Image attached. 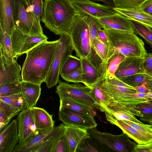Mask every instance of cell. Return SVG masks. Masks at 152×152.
<instances>
[{
  "instance_id": "28",
  "label": "cell",
  "mask_w": 152,
  "mask_h": 152,
  "mask_svg": "<svg viewBox=\"0 0 152 152\" xmlns=\"http://www.w3.org/2000/svg\"><path fill=\"white\" fill-rule=\"evenodd\" d=\"M0 55L7 63H13L16 59L14 56L12 46L11 36L6 32L0 30Z\"/></svg>"
},
{
  "instance_id": "10",
  "label": "cell",
  "mask_w": 152,
  "mask_h": 152,
  "mask_svg": "<svg viewBox=\"0 0 152 152\" xmlns=\"http://www.w3.org/2000/svg\"><path fill=\"white\" fill-rule=\"evenodd\" d=\"M48 38L45 34L30 35L23 34L15 27L11 36L12 46L15 58L28 51L42 42L47 40Z\"/></svg>"
},
{
  "instance_id": "38",
  "label": "cell",
  "mask_w": 152,
  "mask_h": 152,
  "mask_svg": "<svg viewBox=\"0 0 152 152\" xmlns=\"http://www.w3.org/2000/svg\"><path fill=\"white\" fill-rule=\"evenodd\" d=\"M91 46L102 61L104 67L108 54V46L102 42L99 38L95 39Z\"/></svg>"
},
{
  "instance_id": "37",
  "label": "cell",
  "mask_w": 152,
  "mask_h": 152,
  "mask_svg": "<svg viewBox=\"0 0 152 152\" xmlns=\"http://www.w3.org/2000/svg\"><path fill=\"white\" fill-rule=\"evenodd\" d=\"M21 93L20 82H14L0 85V97Z\"/></svg>"
},
{
  "instance_id": "31",
  "label": "cell",
  "mask_w": 152,
  "mask_h": 152,
  "mask_svg": "<svg viewBox=\"0 0 152 152\" xmlns=\"http://www.w3.org/2000/svg\"><path fill=\"white\" fill-rule=\"evenodd\" d=\"M0 100L22 111L27 108L25 99L21 93L10 96L0 97Z\"/></svg>"
},
{
  "instance_id": "45",
  "label": "cell",
  "mask_w": 152,
  "mask_h": 152,
  "mask_svg": "<svg viewBox=\"0 0 152 152\" xmlns=\"http://www.w3.org/2000/svg\"><path fill=\"white\" fill-rule=\"evenodd\" d=\"M134 152H152V141L145 144H137Z\"/></svg>"
},
{
  "instance_id": "14",
  "label": "cell",
  "mask_w": 152,
  "mask_h": 152,
  "mask_svg": "<svg viewBox=\"0 0 152 152\" xmlns=\"http://www.w3.org/2000/svg\"><path fill=\"white\" fill-rule=\"evenodd\" d=\"M79 12L97 18L112 15L117 12L113 7L97 3L90 0H70Z\"/></svg>"
},
{
  "instance_id": "51",
  "label": "cell",
  "mask_w": 152,
  "mask_h": 152,
  "mask_svg": "<svg viewBox=\"0 0 152 152\" xmlns=\"http://www.w3.org/2000/svg\"><path fill=\"white\" fill-rule=\"evenodd\" d=\"M93 1H100L102 2L107 5L115 7V4L113 0H91Z\"/></svg>"
},
{
  "instance_id": "7",
  "label": "cell",
  "mask_w": 152,
  "mask_h": 152,
  "mask_svg": "<svg viewBox=\"0 0 152 152\" xmlns=\"http://www.w3.org/2000/svg\"><path fill=\"white\" fill-rule=\"evenodd\" d=\"M59 39L58 49L45 82L48 88L53 87L58 83L62 66L74 50L68 34L61 35Z\"/></svg>"
},
{
  "instance_id": "13",
  "label": "cell",
  "mask_w": 152,
  "mask_h": 152,
  "mask_svg": "<svg viewBox=\"0 0 152 152\" xmlns=\"http://www.w3.org/2000/svg\"><path fill=\"white\" fill-rule=\"evenodd\" d=\"M16 119L19 140L18 145L24 143L40 133L34 123L30 109L20 112Z\"/></svg>"
},
{
  "instance_id": "8",
  "label": "cell",
  "mask_w": 152,
  "mask_h": 152,
  "mask_svg": "<svg viewBox=\"0 0 152 152\" xmlns=\"http://www.w3.org/2000/svg\"><path fill=\"white\" fill-rule=\"evenodd\" d=\"M58 83L55 92L60 99H72L89 104L97 109V103L90 87L79 83L70 84L60 79Z\"/></svg>"
},
{
  "instance_id": "4",
  "label": "cell",
  "mask_w": 152,
  "mask_h": 152,
  "mask_svg": "<svg viewBox=\"0 0 152 152\" xmlns=\"http://www.w3.org/2000/svg\"><path fill=\"white\" fill-rule=\"evenodd\" d=\"M68 35L76 56L91 61L92 46L89 28L80 14L74 19Z\"/></svg>"
},
{
  "instance_id": "1",
  "label": "cell",
  "mask_w": 152,
  "mask_h": 152,
  "mask_svg": "<svg viewBox=\"0 0 152 152\" xmlns=\"http://www.w3.org/2000/svg\"><path fill=\"white\" fill-rule=\"evenodd\" d=\"M60 39L38 44L26 53L22 80L41 85L45 82L58 49Z\"/></svg>"
},
{
  "instance_id": "27",
  "label": "cell",
  "mask_w": 152,
  "mask_h": 152,
  "mask_svg": "<svg viewBox=\"0 0 152 152\" xmlns=\"http://www.w3.org/2000/svg\"><path fill=\"white\" fill-rule=\"evenodd\" d=\"M104 78V77L102 78L90 87L97 103V109L102 112L103 107L107 106L114 102L102 88V84Z\"/></svg>"
},
{
  "instance_id": "17",
  "label": "cell",
  "mask_w": 152,
  "mask_h": 152,
  "mask_svg": "<svg viewBox=\"0 0 152 152\" xmlns=\"http://www.w3.org/2000/svg\"><path fill=\"white\" fill-rule=\"evenodd\" d=\"M14 0H0V30L11 36L15 27Z\"/></svg>"
},
{
  "instance_id": "29",
  "label": "cell",
  "mask_w": 152,
  "mask_h": 152,
  "mask_svg": "<svg viewBox=\"0 0 152 152\" xmlns=\"http://www.w3.org/2000/svg\"><path fill=\"white\" fill-rule=\"evenodd\" d=\"M20 111L0 100V130L8 124Z\"/></svg>"
},
{
  "instance_id": "53",
  "label": "cell",
  "mask_w": 152,
  "mask_h": 152,
  "mask_svg": "<svg viewBox=\"0 0 152 152\" xmlns=\"http://www.w3.org/2000/svg\"><path fill=\"white\" fill-rule=\"evenodd\" d=\"M142 85L145 86L149 89L150 92L152 91V81H147Z\"/></svg>"
},
{
  "instance_id": "23",
  "label": "cell",
  "mask_w": 152,
  "mask_h": 152,
  "mask_svg": "<svg viewBox=\"0 0 152 152\" xmlns=\"http://www.w3.org/2000/svg\"><path fill=\"white\" fill-rule=\"evenodd\" d=\"M121 15L131 20L139 22L152 29V15L139 9H123L113 7Z\"/></svg>"
},
{
  "instance_id": "48",
  "label": "cell",
  "mask_w": 152,
  "mask_h": 152,
  "mask_svg": "<svg viewBox=\"0 0 152 152\" xmlns=\"http://www.w3.org/2000/svg\"><path fill=\"white\" fill-rule=\"evenodd\" d=\"M137 92L142 93H148L150 92L149 89L144 85L137 86L134 87Z\"/></svg>"
},
{
  "instance_id": "21",
  "label": "cell",
  "mask_w": 152,
  "mask_h": 152,
  "mask_svg": "<svg viewBox=\"0 0 152 152\" xmlns=\"http://www.w3.org/2000/svg\"><path fill=\"white\" fill-rule=\"evenodd\" d=\"M30 109L34 123L39 133L46 132L55 127L53 115L42 108L34 106Z\"/></svg>"
},
{
  "instance_id": "44",
  "label": "cell",
  "mask_w": 152,
  "mask_h": 152,
  "mask_svg": "<svg viewBox=\"0 0 152 152\" xmlns=\"http://www.w3.org/2000/svg\"><path fill=\"white\" fill-rule=\"evenodd\" d=\"M137 108L143 115V117H152V103L148 101L136 105Z\"/></svg>"
},
{
  "instance_id": "25",
  "label": "cell",
  "mask_w": 152,
  "mask_h": 152,
  "mask_svg": "<svg viewBox=\"0 0 152 152\" xmlns=\"http://www.w3.org/2000/svg\"><path fill=\"white\" fill-rule=\"evenodd\" d=\"M80 59L83 83L90 87L103 77L91 61L86 58Z\"/></svg>"
},
{
  "instance_id": "34",
  "label": "cell",
  "mask_w": 152,
  "mask_h": 152,
  "mask_svg": "<svg viewBox=\"0 0 152 152\" xmlns=\"http://www.w3.org/2000/svg\"><path fill=\"white\" fill-rule=\"evenodd\" d=\"M150 81H152V76L145 72L137 73L129 76L123 81L134 88L142 85L145 82Z\"/></svg>"
},
{
  "instance_id": "2",
  "label": "cell",
  "mask_w": 152,
  "mask_h": 152,
  "mask_svg": "<svg viewBox=\"0 0 152 152\" xmlns=\"http://www.w3.org/2000/svg\"><path fill=\"white\" fill-rule=\"evenodd\" d=\"M79 14L70 0H44L41 20L55 34H69L74 19Z\"/></svg>"
},
{
  "instance_id": "54",
  "label": "cell",
  "mask_w": 152,
  "mask_h": 152,
  "mask_svg": "<svg viewBox=\"0 0 152 152\" xmlns=\"http://www.w3.org/2000/svg\"><path fill=\"white\" fill-rule=\"evenodd\" d=\"M148 97L150 99L152 100V91L148 93Z\"/></svg>"
},
{
  "instance_id": "22",
  "label": "cell",
  "mask_w": 152,
  "mask_h": 152,
  "mask_svg": "<svg viewBox=\"0 0 152 152\" xmlns=\"http://www.w3.org/2000/svg\"><path fill=\"white\" fill-rule=\"evenodd\" d=\"M21 93L27 106L31 109L35 106L40 96L41 85L22 80L20 82Z\"/></svg>"
},
{
  "instance_id": "18",
  "label": "cell",
  "mask_w": 152,
  "mask_h": 152,
  "mask_svg": "<svg viewBox=\"0 0 152 152\" xmlns=\"http://www.w3.org/2000/svg\"><path fill=\"white\" fill-rule=\"evenodd\" d=\"M17 60L9 63L0 56V85L22 81L21 67Z\"/></svg>"
},
{
  "instance_id": "24",
  "label": "cell",
  "mask_w": 152,
  "mask_h": 152,
  "mask_svg": "<svg viewBox=\"0 0 152 152\" xmlns=\"http://www.w3.org/2000/svg\"><path fill=\"white\" fill-rule=\"evenodd\" d=\"M112 124L115 125L129 137L133 139L138 144H145L152 141V134L140 132L122 120H116Z\"/></svg>"
},
{
  "instance_id": "52",
  "label": "cell",
  "mask_w": 152,
  "mask_h": 152,
  "mask_svg": "<svg viewBox=\"0 0 152 152\" xmlns=\"http://www.w3.org/2000/svg\"><path fill=\"white\" fill-rule=\"evenodd\" d=\"M140 119L144 121L148 122L149 123L150 125H152V117H145L143 116L142 117H140Z\"/></svg>"
},
{
  "instance_id": "36",
  "label": "cell",
  "mask_w": 152,
  "mask_h": 152,
  "mask_svg": "<svg viewBox=\"0 0 152 152\" xmlns=\"http://www.w3.org/2000/svg\"><path fill=\"white\" fill-rule=\"evenodd\" d=\"M81 66V59L72 55H70L63 64L61 70L60 75L72 72L79 69Z\"/></svg>"
},
{
  "instance_id": "35",
  "label": "cell",
  "mask_w": 152,
  "mask_h": 152,
  "mask_svg": "<svg viewBox=\"0 0 152 152\" xmlns=\"http://www.w3.org/2000/svg\"><path fill=\"white\" fill-rule=\"evenodd\" d=\"M126 57L125 56L119 53L113 55L105 64V74L107 73L115 75L120 64Z\"/></svg>"
},
{
  "instance_id": "9",
  "label": "cell",
  "mask_w": 152,
  "mask_h": 152,
  "mask_svg": "<svg viewBox=\"0 0 152 152\" xmlns=\"http://www.w3.org/2000/svg\"><path fill=\"white\" fill-rule=\"evenodd\" d=\"M106 120L112 123L116 120H126L139 124H143L135 116H143L135 105H126L114 102L112 104L102 107Z\"/></svg>"
},
{
  "instance_id": "43",
  "label": "cell",
  "mask_w": 152,
  "mask_h": 152,
  "mask_svg": "<svg viewBox=\"0 0 152 152\" xmlns=\"http://www.w3.org/2000/svg\"><path fill=\"white\" fill-rule=\"evenodd\" d=\"M136 130L142 132L152 134V125L139 124L126 120H122Z\"/></svg>"
},
{
  "instance_id": "57",
  "label": "cell",
  "mask_w": 152,
  "mask_h": 152,
  "mask_svg": "<svg viewBox=\"0 0 152 152\" xmlns=\"http://www.w3.org/2000/svg\"><path fill=\"white\" fill-rule=\"evenodd\" d=\"M152 30V29H151Z\"/></svg>"
},
{
  "instance_id": "6",
  "label": "cell",
  "mask_w": 152,
  "mask_h": 152,
  "mask_svg": "<svg viewBox=\"0 0 152 152\" xmlns=\"http://www.w3.org/2000/svg\"><path fill=\"white\" fill-rule=\"evenodd\" d=\"M91 137L99 143L105 152H134L137 144L131 141L123 132L120 135H114L98 131L96 128L88 130Z\"/></svg>"
},
{
  "instance_id": "49",
  "label": "cell",
  "mask_w": 152,
  "mask_h": 152,
  "mask_svg": "<svg viewBox=\"0 0 152 152\" xmlns=\"http://www.w3.org/2000/svg\"><path fill=\"white\" fill-rule=\"evenodd\" d=\"M143 58L144 62L152 63V53H147Z\"/></svg>"
},
{
  "instance_id": "16",
  "label": "cell",
  "mask_w": 152,
  "mask_h": 152,
  "mask_svg": "<svg viewBox=\"0 0 152 152\" xmlns=\"http://www.w3.org/2000/svg\"><path fill=\"white\" fill-rule=\"evenodd\" d=\"M143 58L126 57L121 62L115 73V76L123 81L128 77L137 73L145 72Z\"/></svg>"
},
{
  "instance_id": "3",
  "label": "cell",
  "mask_w": 152,
  "mask_h": 152,
  "mask_svg": "<svg viewBox=\"0 0 152 152\" xmlns=\"http://www.w3.org/2000/svg\"><path fill=\"white\" fill-rule=\"evenodd\" d=\"M104 29L108 39V54L105 64L116 53L126 57L141 58H143L147 53L143 41L134 33L114 29Z\"/></svg>"
},
{
  "instance_id": "40",
  "label": "cell",
  "mask_w": 152,
  "mask_h": 152,
  "mask_svg": "<svg viewBox=\"0 0 152 152\" xmlns=\"http://www.w3.org/2000/svg\"><path fill=\"white\" fill-rule=\"evenodd\" d=\"M31 11L39 22L43 13L42 0H26Z\"/></svg>"
},
{
  "instance_id": "42",
  "label": "cell",
  "mask_w": 152,
  "mask_h": 152,
  "mask_svg": "<svg viewBox=\"0 0 152 152\" xmlns=\"http://www.w3.org/2000/svg\"><path fill=\"white\" fill-rule=\"evenodd\" d=\"M53 152H69L64 134L63 127L56 141Z\"/></svg>"
},
{
  "instance_id": "47",
  "label": "cell",
  "mask_w": 152,
  "mask_h": 152,
  "mask_svg": "<svg viewBox=\"0 0 152 152\" xmlns=\"http://www.w3.org/2000/svg\"><path fill=\"white\" fill-rule=\"evenodd\" d=\"M98 35L100 39L108 46V39L104 30L99 29L98 31Z\"/></svg>"
},
{
  "instance_id": "58",
  "label": "cell",
  "mask_w": 152,
  "mask_h": 152,
  "mask_svg": "<svg viewBox=\"0 0 152 152\" xmlns=\"http://www.w3.org/2000/svg\"></svg>"
},
{
  "instance_id": "15",
  "label": "cell",
  "mask_w": 152,
  "mask_h": 152,
  "mask_svg": "<svg viewBox=\"0 0 152 152\" xmlns=\"http://www.w3.org/2000/svg\"><path fill=\"white\" fill-rule=\"evenodd\" d=\"M0 152H13L19 142L17 119L0 130Z\"/></svg>"
},
{
  "instance_id": "11",
  "label": "cell",
  "mask_w": 152,
  "mask_h": 152,
  "mask_svg": "<svg viewBox=\"0 0 152 152\" xmlns=\"http://www.w3.org/2000/svg\"><path fill=\"white\" fill-rule=\"evenodd\" d=\"M59 120L65 125L88 130L97 126L94 117L70 109L64 108L59 110Z\"/></svg>"
},
{
  "instance_id": "39",
  "label": "cell",
  "mask_w": 152,
  "mask_h": 152,
  "mask_svg": "<svg viewBox=\"0 0 152 152\" xmlns=\"http://www.w3.org/2000/svg\"><path fill=\"white\" fill-rule=\"evenodd\" d=\"M145 0H113L115 7L123 9H139Z\"/></svg>"
},
{
  "instance_id": "46",
  "label": "cell",
  "mask_w": 152,
  "mask_h": 152,
  "mask_svg": "<svg viewBox=\"0 0 152 152\" xmlns=\"http://www.w3.org/2000/svg\"><path fill=\"white\" fill-rule=\"evenodd\" d=\"M140 8L152 15V0H145L141 5Z\"/></svg>"
},
{
  "instance_id": "55",
  "label": "cell",
  "mask_w": 152,
  "mask_h": 152,
  "mask_svg": "<svg viewBox=\"0 0 152 152\" xmlns=\"http://www.w3.org/2000/svg\"><path fill=\"white\" fill-rule=\"evenodd\" d=\"M145 73L148 75L152 76V71L146 72Z\"/></svg>"
},
{
  "instance_id": "33",
  "label": "cell",
  "mask_w": 152,
  "mask_h": 152,
  "mask_svg": "<svg viewBox=\"0 0 152 152\" xmlns=\"http://www.w3.org/2000/svg\"><path fill=\"white\" fill-rule=\"evenodd\" d=\"M133 25L134 33L145 40L152 49V30L146 26L134 20H131Z\"/></svg>"
},
{
  "instance_id": "20",
  "label": "cell",
  "mask_w": 152,
  "mask_h": 152,
  "mask_svg": "<svg viewBox=\"0 0 152 152\" xmlns=\"http://www.w3.org/2000/svg\"><path fill=\"white\" fill-rule=\"evenodd\" d=\"M63 130L69 152H76L81 143L90 137L88 130L79 127L64 124Z\"/></svg>"
},
{
  "instance_id": "5",
  "label": "cell",
  "mask_w": 152,
  "mask_h": 152,
  "mask_svg": "<svg viewBox=\"0 0 152 152\" xmlns=\"http://www.w3.org/2000/svg\"><path fill=\"white\" fill-rule=\"evenodd\" d=\"M13 20L15 27L24 34L44 35L40 24L31 11L26 0H14Z\"/></svg>"
},
{
  "instance_id": "12",
  "label": "cell",
  "mask_w": 152,
  "mask_h": 152,
  "mask_svg": "<svg viewBox=\"0 0 152 152\" xmlns=\"http://www.w3.org/2000/svg\"><path fill=\"white\" fill-rule=\"evenodd\" d=\"M64 124L61 123L52 129L38 135L21 145H18L13 152H34L50 140L57 138L60 135Z\"/></svg>"
},
{
  "instance_id": "32",
  "label": "cell",
  "mask_w": 152,
  "mask_h": 152,
  "mask_svg": "<svg viewBox=\"0 0 152 152\" xmlns=\"http://www.w3.org/2000/svg\"><path fill=\"white\" fill-rule=\"evenodd\" d=\"M79 152H105V151L99 143L90 137L80 144L76 151Z\"/></svg>"
},
{
  "instance_id": "19",
  "label": "cell",
  "mask_w": 152,
  "mask_h": 152,
  "mask_svg": "<svg viewBox=\"0 0 152 152\" xmlns=\"http://www.w3.org/2000/svg\"><path fill=\"white\" fill-rule=\"evenodd\" d=\"M98 18L103 29H114L134 33L131 20L117 12L112 15Z\"/></svg>"
},
{
  "instance_id": "30",
  "label": "cell",
  "mask_w": 152,
  "mask_h": 152,
  "mask_svg": "<svg viewBox=\"0 0 152 152\" xmlns=\"http://www.w3.org/2000/svg\"><path fill=\"white\" fill-rule=\"evenodd\" d=\"M79 13L81 17L88 26L92 45L95 39L98 38V31L100 28H103L102 25L98 18L84 13Z\"/></svg>"
},
{
  "instance_id": "41",
  "label": "cell",
  "mask_w": 152,
  "mask_h": 152,
  "mask_svg": "<svg viewBox=\"0 0 152 152\" xmlns=\"http://www.w3.org/2000/svg\"><path fill=\"white\" fill-rule=\"evenodd\" d=\"M62 78L66 81L74 83H83L81 66L77 70L72 72L60 75Z\"/></svg>"
},
{
  "instance_id": "56",
  "label": "cell",
  "mask_w": 152,
  "mask_h": 152,
  "mask_svg": "<svg viewBox=\"0 0 152 152\" xmlns=\"http://www.w3.org/2000/svg\"><path fill=\"white\" fill-rule=\"evenodd\" d=\"M148 101H149L150 102H151L152 103V100H151V99H149V100Z\"/></svg>"
},
{
  "instance_id": "50",
  "label": "cell",
  "mask_w": 152,
  "mask_h": 152,
  "mask_svg": "<svg viewBox=\"0 0 152 152\" xmlns=\"http://www.w3.org/2000/svg\"><path fill=\"white\" fill-rule=\"evenodd\" d=\"M143 66L145 72L152 71V63L144 62Z\"/></svg>"
},
{
  "instance_id": "26",
  "label": "cell",
  "mask_w": 152,
  "mask_h": 152,
  "mask_svg": "<svg viewBox=\"0 0 152 152\" xmlns=\"http://www.w3.org/2000/svg\"><path fill=\"white\" fill-rule=\"evenodd\" d=\"M59 110L67 108L78 112L91 115L94 117L96 115L95 108L86 103L70 98L60 99Z\"/></svg>"
}]
</instances>
